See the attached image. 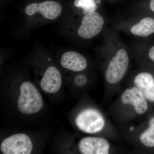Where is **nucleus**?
<instances>
[{"label":"nucleus","instance_id":"nucleus-10","mask_svg":"<svg viewBox=\"0 0 154 154\" xmlns=\"http://www.w3.org/2000/svg\"><path fill=\"white\" fill-rule=\"evenodd\" d=\"M60 63L64 68L74 72L81 71L87 67V60L85 57L75 51L65 53L61 58Z\"/></svg>","mask_w":154,"mask_h":154},{"label":"nucleus","instance_id":"nucleus-14","mask_svg":"<svg viewBox=\"0 0 154 154\" xmlns=\"http://www.w3.org/2000/svg\"><path fill=\"white\" fill-rule=\"evenodd\" d=\"M74 5L83 9L84 14L94 12L97 9V6L94 0H75Z\"/></svg>","mask_w":154,"mask_h":154},{"label":"nucleus","instance_id":"nucleus-2","mask_svg":"<svg viewBox=\"0 0 154 154\" xmlns=\"http://www.w3.org/2000/svg\"><path fill=\"white\" fill-rule=\"evenodd\" d=\"M75 123L80 130L89 134L100 132L105 126L103 116L94 109H87L80 112L76 117Z\"/></svg>","mask_w":154,"mask_h":154},{"label":"nucleus","instance_id":"nucleus-8","mask_svg":"<svg viewBox=\"0 0 154 154\" xmlns=\"http://www.w3.org/2000/svg\"><path fill=\"white\" fill-rule=\"evenodd\" d=\"M121 99L123 104L133 105L138 114H144L147 110L146 99L142 92L136 86L126 89L122 95Z\"/></svg>","mask_w":154,"mask_h":154},{"label":"nucleus","instance_id":"nucleus-4","mask_svg":"<svg viewBox=\"0 0 154 154\" xmlns=\"http://www.w3.org/2000/svg\"><path fill=\"white\" fill-rule=\"evenodd\" d=\"M33 144L28 135L23 134L13 135L1 144V149L4 154H30Z\"/></svg>","mask_w":154,"mask_h":154},{"label":"nucleus","instance_id":"nucleus-9","mask_svg":"<svg viewBox=\"0 0 154 154\" xmlns=\"http://www.w3.org/2000/svg\"><path fill=\"white\" fill-rule=\"evenodd\" d=\"M61 85L59 71L55 67H49L45 71L40 82L42 89L46 93L54 94L60 90Z\"/></svg>","mask_w":154,"mask_h":154},{"label":"nucleus","instance_id":"nucleus-13","mask_svg":"<svg viewBox=\"0 0 154 154\" xmlns=\"http://www.w3.org/2000/svg\"><path fill=\"white\" fill-rule=\"evenodd\" d=\"M140 140L141 143L146 147H154V117L151 119L147 129L141 134Z\"/></svg>","mask_w":154,"mask_h":154},{"label":"nucleus","instance_id":"nucleus-11","mask_svg":"<svg viewBox=\"0 0 154 154\" xmlns=\"http://www.w3.org/2000/svg\"><path fill=\"white\" fill-rule=\"evenodd\" d=\"M134 84L146 100L154 102V79L151 74L146 72L139 74L135 78Z\"/></svg>","mask_w":154,"mask_h":154},{"label":"nucleus","instance_id":"nucleus-12","mask_svg":"<svg viewBox=\"0 0 154 154\" xmlns=\"http://www.w3.org/2000/svg\"><path fill=\"white\" fill-rule=\"evenodd\" d=\"M134 35L140 36H148L154 33V19L146 17L142 19L130 29Z\"/></svg>","mask_w":154,"mask_h":154},{"label":"nucleus","instance_id":"nucleus-18","mask_svg":"<svg viewBox=\"0 0 154 154\" xmlns=\"http://www.w3.org/2000/svg\"><path fill=\"white\" fill-rule=\"evenodd\" d=\"M134 129V128L133 127L131 128H130L131 131H133V130Z\"/></svg>","mask_w":154,"mask_h":154},{"label":"nucleus","instance_id":"nucleus-15","mask_svg":"<svg viewBox=\"0 0 154 154\" xmlns=\"http://www.w3.org/2000/svg\"><path fill=\"white\" fill-rule=\"evenodd\" d=\"M87 82V79L83 75H79L75 78V82L79 87H82L85 85Z\"/></svg>","mask_w":154,"mask_h":154},{"label":"nucleus","instance_id":"nucleus-5","mask_svg":"<svg viewBox=\"0 0 154 154\" xmlns=\"http://www.w3.org/2000/svg\"><path fill=\"white\" fill-rule=\"evenodd\" d=\"M104 23L103 17L97 12L94 11L87 14L83 17L78 34L86 39L93 38L101 32Z\"/></svg>","mask_w":154,"mask_h":154},{"label":"nucleus","instance_id":"nucleus-3","mask_svg":"<svg viewBox=\"0 0 154 154\" xmlns=\"http://www.w3.org/2000/svg\"><path fill=\"white\" fill-rule=\"evenodd\" d=\"M129 59L126 51L119 50L111 60L105 73L106 81L110 84L119 82L127 70Z\"/></svg>","mask_w":154,"mask_h":154},{"label":"nucleus","instance_id":"nucleus-1","mask_svg":"<svg viewBox=\"0 0 154 154\" xmlns=\"http://www.w3.org/2000/svg\"><path fill=\"white\" fill-rule=\"evenodd\" d=\"M20 91L18 105L22 113L33 114L41 110L43 105L42 96L32 83L29 82L22 83Z\"/></svg>","mask_w":154,"mask_h":154},{"label":"nucleus","instance_id":"nucleus-16","mask_svg":"<svg viewBox=\"0 0 154 154\" xmlns=\"http://www.w3.org/2000/svg\"><path fill=\"white\" fill-rule=\"evenodd\" d=\"M149 57L150 59L154 62V46L150 49L148 53Z\"/></svg>","mask_w":154,"mask_h":154},{"label":"nucleus","instance_id":"nucleus-6","mask_svg":"<svg viewBox=\"0 0 154 154\" xmlns=\"http://www.w3.org/2000/svg\"><path fill=\"white\" fill-rule=\"evenodd\" d=\"M62 8L60 4L52 1H47L43 2L33 3L26 7L25 12L28 16H32L37 13H40L44 18L53 20L60 15Z\"/></svg>","mask_w":154,"mask_h":154},{"label":"nucleus","instance_id":"nucleus-17","mask_svg":"<svg viewBox=\"0 0 154 154\" xmlns=\"http://www.w3.org/2000/svg\"><path fill=\"white\" fill-rule=\"evenodd\" d=\"M150 8L154 12V0H151L149 4Z\"/></svg>","mask_w":154,"mask_h":154},{"label":"nucleus","instance_id":"nucleus-7","mask_svg":"<svg viewBox=\"0 0 154 154\" xmlns=\"http://www.w3.org/2000/svg\"><path fill=\"white\" fill-rule=\"evenodd\" d=\"M81 153L107 154L110 146L107 140L102 137H88L82 139L79 144Z\"/></svg>","mask_w":154,"mask_h":154}]
</instances>
